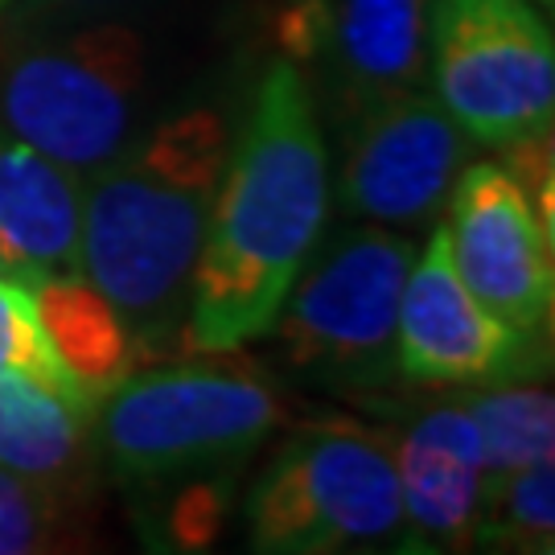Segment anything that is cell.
<instances>
[{
    "label": "cell",
    "instance_id": "obj_1",
    "mask_svg": "<svg viewBox=\"0 0 555 555\" xmlns=\"http://www.w3.org/2000/svg\"><path fill=\"white\" fill-rule=\"evenodd\" d=\"M325 215L330 157L318 107L297 66L276 62L227 153L181 325L185 350L231 354L272 334L325 231Z\"/></svg>",
    "mask_w": 555,
    "mask_h": 555
},
{
    "label": "cell",
    "instance_id": "obj_2",
    "mask_svg": "<svg viewBox=\"0 0 555 555\" xmlns=\"http://www.w3.org/2000/svg\"><path fill=\"white\" fill-rule=\"evenodd\" d=\"M231 137L194 107L132 140L82 190V280L137 337L140 354L181 337Z\"/></svg>",
    "mask_w": 555,
    "mask_h": 555
},
{
    "label": "cell",
    "instance_id": "obj_3",
    "mask_svg": "<svg viewBox=\"0 0 555 555\" xmlns=\"http://www.w3.org/2000/svg\"><path fill=\"white\" fill-rule=\"evenodd\" d=\"M284 424V399L238 362H173L116 383L95 403V453L107 474L153 490L215 477L256 453Z\"/></svg>",
    "mask_w": 555,
    "mask_h": 555
},
{
    "label": "cell",
    "instance_id": "obj_4",
    "mask_svg": "<svg viewBox=\"0 0 555 555\" xmlns=\"http://www.w3.org/2000/svg\"><path fill=\"white\" fill-rule=\"evenodd\" d=\"M251 555L375 552L403 531L383 428L321 416L293 428L243 498Z\"/></svg>",
    "mask_w": 555,
    "mask_h": 555
},
{
    "label": "cell",
    "instance_id": "obj_5",
    "mask_svg": "<svg viewBox=\"0 0 555 555\" xmlns=\"http://www.w3.org/2000/svg\"><path fill=\"white\" fill-rule=\"evenodd\" d=\"M144 46L128 25L34 46L0 79V124L75 178H91L137 140Z\"/></svg>",
    "mask_w": 555,
    "mask_h": 555
},
{
    "label": "cell",
    "instance_id": "obj_6",
    "mask_svg": "<svg viewBox=\"0 0 555 555\" xmlns=\"http://www.w3.org/2000/svg\"><path fill=\"white\" fill-rule=\"evenodd\" d=\"M416 247L396 227H354L297 276L276 318L288 366L334 387H383L396 371L399 293Z\"/></svg>",
    "mask_w": 555,
    "mask_h": 555
},
{
    "label": "cell",
    "instance_id": "obj_7",
    "mask_svg": "<svg viewBox=\"0 0 555 555\" xmlns=\"http://www.w3.org/2000/svg\"><path fill=\"white\" fill-rule=\"evenodd\" d=\"M428 66L437 103L474 144L552 128L555 41L531 0H433Z\"/></svg>",
    "mask_w": 555,
    "mask_h": 555
},
{
    "label": "cell",
    "instance_id": "obj_8",
    "mask_svg": "<svg viewBox=\"0 0 555 555\" xmlns=\"http://www.w3.org/2000/svg\"><path fill=\"white\" fill-rule=\"evenodd\" d=\"M433 0H288L276 21L284 62L309 66L337 124L420 91L428 75Z\"/></svg>",
    "mask_w": 555,
    "mask_h": 555
},
{
    "label": "cell",
    "instance_id": "obj_9",
    "mask_svg": "<svg viewBox=\"0 0 555 555\" xmlns=\"http://www.w3.org/2000/svg\"><path fill=\"white\" fill-rule=\"evenodd\" d=\"M444 235L461 284L498 321L527 337H547L555 305L552 227L506 165L477 160L456 173Z\"/></svg>",
    "mask_w": 555,
    "mask_h": 555
},
{
    "label": "cell",
    "instance_id": "obj_10",
    "mask_svg": "<svg viewBox=\"0 0 555 555\" xmlns=\"http://www.w3.org/2000/svg\"><path fill=\"white\" fill-rule=\"evenodd\" d=\"M469 160V137L433 95L403 91L346 124L337 202L375 227H420L449 198Z\"/></svg>",
    "mask_w": 555,
    "mask_h": 555
},
{
    "label": "cell",
    "instance_id": "obj_11",
    "mask_svg": "<svg viewBox=\"0 0 555 555\" xmlns=\"http://www.w3.org/2000/svg\"><path fill=\"white\" fill-rule=\"evenodd\" d=\"M539 341L498 321L461 284L437 227L399 293L396 371L420 387H494L539 371Z\"/></svg>",
    "mask_w": 555,
    "mask_h": 555
},
{
    "label": "cell",
    "instance_id": "obj_12",
    "mask_svg": "<svg viewBox=\"0 0 555 555\" xmlns=\"http://www.w3.org/2000/svg\"><path fill=\"white\" fill-rule=\"evenodd\" d=\"M387 433V428H383ZM403 527L453 555H481L490 543L494 477L469 408L433 403L387 433Z\"/></svg>",
    "mask_w": 555,
    "mask_h": 555
},
{
    "label": "cell",
    "instance_id": "obj_13",
    "mask_svg": "<svg viewBox=\"0 0 555 555\" xmlns=\"http://www.w3.org/2000/svg\"><path fill=\"white\" fill-rule=\"evenodd\" d=\"M82 190L70 169L0 137V251L21 284L82 276Z\"/></svg>",
    "mask_w": 555,
    "mask_h": 555
},
{
    "label": "cell",
    "instance_id": "obj_14",
    "mask_svg": "<svg viewBox=\"0 0 555 555\" xmlns=\"http://www.w3.org/2000/svg\"><path fill=\"white\" fill-rule=\"evenodd\" d=\"M95 465V408L29 375H0V469L79 498Z\"/></svg>",
    "mask_w": 555,
    "mask_h": 555
},
{
    "label": "cell",
    "instance_id": "obj_15",
    "mask_svg": "<svg viewBox=\"0 0 555 555\" xmlns=\"http://www.w3.org/2000/svg\"><path fill=\"white\" fill-rule=\"evenodd\" d=\"M34 300L54 354L91 403H100L116 383L137 371V337L95 284L82 276L41 280L34 284Z\"/></svg>",
    "mask_w": 555,
    "mask_h": 555
},
{
    "label": "cell",
    "instance_id": "obj_16",
    "mask_svg": "<svg viewBox=\"0 0 555 555\" xmlns=\"http://www.w3.org/2000/svg\"><path fill=\"white\" fill-rule=\"evenodd\" d=\"M474 416L486 449L490 477L518 474L527 465H543L555 453V403L547 387L531 383H494L477 387L469 399H461Z\"/></svg>",
    "mask_w": 555,
    "mask_h": 555
},
{
    "label": "cell",
    "instance_id": "obj_17",
    "mask_svg": "<svg viewBox=\"0 0 555 555\" xmlns=\"http://www.w3.org/2000/svg\"><path fill=\"white\" fill-rule=\"evenodd\" d=\"M79 498L0 469V555H79Z\"/></svg>",
    "mask_w": 555,
    "mask_h": 555
},
{
    "label": "cell",
    "instance_id": "obj_18",
    "mask_svg": "<svg viewBox=\"0 0 555 555\" xmlns=\"http://www.w3.org/2000/svg\"><path fill=\"white\" fill-rule=\"evenodd\" d=\"M0 375H29L59 396L95 408L82 396L79 383L70 378V371L62 366V358L54 354L46 325H41L34 288L4 276H0Z\"/></svg>",
    "mask_w": 555,
    "mask_h": 555
},
{
    "label": "cell",
    "instance_id": "obj_19",
    "mask_svg": "<svg viewBox=\"0 0 555 555\" xmlns=\"http://www.w3.org/2000/svg\"><path fill=\"white\" fill-rule=\"evenodd\" d=\"M555 522V469L552 461L527 465L494 481L490 498V543L486 552H518L527 543L552 539Z\"/></svg>",
    "mask_w": 555,
    "mask_h": 555
},
{
    "label": "cell",
    "instance_id": "obj_20",
    "mask_svg": "<svg viewBox=\"0 0 555 555\" xmlns=\"http://www.w3.org/2000/svg\"><path fill=\"white\" fill-rule=\"evenodd\" d=\"M375 555H453V552H444V547L428 543V539L408 535V539H391V547H387V552H375Z\"/></svg>",
    "mask_w": 555,
    "mask_h": 555
},
{
    "label": "cell",
    "instance_id": "obj_21",
    "mask_svg": "<svg viewBox=\"0 0 555 555\" xmlns=\"http://www.w3.org/2000/svg\"><path fill=\"white\" fill-rule=\"evenodd\" d=\"M518 555H555V552H552V539H539V543H527V547H518Z\"/></svg>",
    "mask_w": 555,
    "mask_h": 555
},
{
    "label": "cell",
    "instance_id": "obj_22",
    "mask_svg": "<svg viewBox=\"0 0 555 555\" xmlns=\"http://www.w3.org/2000/svg\"><path fill=\"white\" fill-rule=\"evenodd\" d=\"M50 9H79V4H100V0H41Z\"/></svg>",
    "mask_w": 555,
    "mask_h": 555
},
{
    "label": "cell",
    "instance_id": "obj_23",
    "mask_svg": "<svg viewBox=\"0 0 555 555\" xmlns=\"http://www.w3.org/2000/svg\"><path fill=\"white\" fill-rule=\"evenodd\" d=\"M0 276H4V280H13V272H9V259H4V251H0Z\"/></svg>",
    "mask_w": 555,
    "mask_h": 555
},
{
    "label": "cell",
    "instance_id": "obj_24",
    "mask_svg": "<svg viewBox=\"0 0 555 555\" xmlns=\"http://www.w3.org/2000/svg\"><path fill=\"white\" fill-rule=\"evenodd\" d=\"M531 4H535V9H543V13H552V9H555V0H531Z\"/></svg>",
    "mask_w": 555,
    "mask_h": 555
}]
</instances>
